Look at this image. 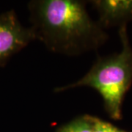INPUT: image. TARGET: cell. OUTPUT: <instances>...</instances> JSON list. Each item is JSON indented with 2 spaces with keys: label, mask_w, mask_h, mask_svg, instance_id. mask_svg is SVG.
<instances>
[{
  "label": "cell",
  "mask_w": 132,
  "mask_h": 132,
  "mask_svg": "<svg viewBox=\"0 0 132 132\" xmlns=\"http://www.w3.org/2000/svg\"><path fill=\"white\" fill-rule=\"evenodd\" d=\"M28 8L36 40L49 51L79 56L97 50L109 36L79 0H34Z\"/></svg>",
  "instance_id": "obj_1"
},
{
  "label": "cell",
  "mask_w": 132,
  "mask_h": 132,
  "mask_svg": "<svg viewBox=\"0 0 132 132\" xmlns=\"http://www.w3.org/2000/svg\"><path fill=\"white\" fill-rule=\"evenodd\" d=\"M126 26L120 27L118 30L122 44L120 52L98 57L90 71L80 79L56 87L54 91L62 93L76 87H92L101 95L109 116L117 120L122 119L123 100L132 84V48Z\"/></svg>",
  "instance_id": "obj_2"
},
{
  "label": "cell",
  "mask_w": 132,
  "mask_h": 132,
  "mask_svg": "<svg viewBox=\"0 0 132 132\" xmlns=\"http://www.w3.org/2000/svg\"><path fill=\"white\" fill-rule=\"evenodd\" d=\"M35 40L32 27L21 24L13 10L0 15V66Z\"/></svg>",
  "instance_id": "obj_3"
},
{
  "label": "cell",
  "mask_w": 132,
  "mask_h": 132,
  "mask_svg": "<svg viewBox=\"0 0 132 132\" xmlns=\"http://www.w3.org/2000/svg\"><path fill=\"white\" fill-rule=\"evenodd\" d=\"M98 13L103 27L127 25L132 20V0H95L90 2Z\"/></svg>",
  "instance_id": "obj_4"
},
{
  "label": "cell",
  "mask_w": 132,
  "mask_h": 132,
  "mask_svg": "<svg viewBox=\"0 0 132 132\" xmlns=\"http://www.w3.org/2000/svg\"><path fill=\"white\" fill-rule=\"evenodd\" d=\"M57 132H93V116L84 114L60 128Z\"/></svg>",
  "instance_id": "obj_5"
},
{
  "label": "cell",
  "mask_w": 132,
  "mask_h": 132,
  "mask_svg": "<svg viewBox=\"0 0 132 132\" xmlns=\"http://www.w3.org/2000/svg\"><path fill=\"white\" fill-rule=\"evenodd\" d=\"M93 132H128L116 127L112 123L93 117Z\"/></svg>",
  "instance_id": "obj_6"
}]
</instances>
